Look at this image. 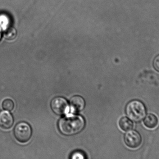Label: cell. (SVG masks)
I'll use <instances>...</instances> for the list:
<instances>
[{"label": "cell", "mask_w": 159, "mask_h": 159, "mask_svg": "<svg viewBox=\"0 0 159 159\" xmlns=\"http://www.w3.org/2000/svg\"><path fill=\"white\" fill-rule=\"evenodd\" d=\"M83 117L78 115H70L59 120L58 128L61 133L65 136H72L81 132L85 127Z\"/></svg>", "instance_id": "6da1fadb"}, {"label": "cell", "mask_w": 159, "mask_h": 159, "mask_svg": "<svg viewBox=\"0 0 159 159\" xmlns=\"http://www.w3.org/2000/svg\"><path fill=\"white\" fill-rule=\"evenodd\" d=\"M126 113L128 117L132 120L139 121L145 116L146 108L143 103L141 101L133 100L126 106Z\"/></svg>", "instance_id": "7a4b0ae2"}, {"label": "cell", "mask_w": 159, "mask_h": 159, "mask_svg": "<svg viewBox=\"0 0 159 159\" xmlns=\"http://www.w3.org/2000/svg\"><path fill=\"white\" fill-rule=\"evenodd\" d=\"M17 32V30L14 27H9L4 30L5 38L7 40L12 41L14 40L16 37Z\"/></svg>", "instance_id": "8fae6325"}, {"label": "cell", "mask_w": 159, "mask_h": 159, "mask_svg": "<svg viewBox=\"0 0 159 159\" xmlns=\"http://www.w3.org/2000/svg\"><path fill=\"white\" fill-rule=\"evenodd\" d=\"M120 128L124 131L130 130L134 127V123L128 117H124L121 118L119 122Z\"/></svg>", "instance_id": "9c48e42d"}, {"label": "cell", "mask_w": 159, "mask_h": 159, "mask_svg": "<svg viewBox=\"0 0 159 159\" xmlns=\"http://www.w3.org/2000/svg\"><path fill=\"white\" fill-rule=\"evenodd\" d=\"M14 134L16 139L20 143H26L30 141L32 134L31 127L27 122H20L15 126Z\"/></svg>", "instance_id": "3957f363"}, {"label": "cell", "mask_w": 159, "mask_h": 159, "mask_svg": "<svg viewBox=\"0 0 159 159\" xmlns=\"http://www.w3.org/2000/svg\"><path fill=\"white\" fill-rule=\"evenodd\" d=\"M124 140L127 146L132 149L138 148L143 142L142 135L134 130L128 131L124 135Z\"/></svg>", "instance_id": "277c9868"}, {"label": "cell", "mask_w": 159, "mask_h": 159, "mask_svg": "<svg viewBox=\"0 0 159 159\" xmlns=\"http://www.w3.org/2000/svg\"><path fill=\"white\" fill-rule=\"evenodd\" d=\"M85 102L84 99L81 96H73L70 100V105L73 112L81 111L85 107Z\"/></svg>", "instance_id": "52a82bcc"}, {"label": "cell", "mask_w": 159, "mask_h": 159, "mask_svg": "<svg viewBox=\"0 0 159 159\" xmlns=\"http://www.w3.org/2000/svg\"><path fill=\"white\" fill-rule=\"evenodd\" d=\"M2 30H1V28H0V40H1V38H2Z\"/></svg>", "instance_id": "9a60e30c"}, {"label": "cell", "mask_w": 159, "mask_h": 159, "mask_svg": "<svg viewBox=\"0 0 159 159\" xmlns=\"http://www.w3.org/2000/svg\"><path fill=\"white\" fill-rule=\"evenodd\" d=\"M70 159H87V157L83 151L76 150L71 154Z\"/></svg>", "instance_id": "4fadbf2b"}, {"label": "cell", "mask_w": 159, "mask_h": 159, "mask_svg": "<svg viewBox=\"0 0 159 159\" xmlns=\"http://www.w3.org/2000/svg\"><path fill=\"white\" fill-rule=\"evenodd\" d=\"M153 67L157 71L159 72V55L157 56L153 61Z\"/></svg>", "instance_id": "5bb4252c"}, {"label": "cell", "mask_w": 159, "mask_h": 159, "mask_svg": "<svg viewBox=\"0 0 159 159\" xmlns=\"http://www.w3.org/2000/svg\"><path fill=\"white\" fill-rule=\"evenodd\" d=\"M2 107L4 110L7 111H11L14 109L15 104L12 100L7 99L4 100L2 102Z\"/></svg>", "instance_id": "7c38bea8"}, {"label": "cell", "mask_w": 159, "mask_h": 159, "mask_svg": "<svg viewBox=\"0 0 159 159\" xmlns=\"http://www.w3.org/2000/svg\"><path fill=\"white\" fill-rule=\"evenodd\" d=\"M51 107L57 115H65L69 110V104L67 100L63 97H57L51 101Z\"/></svg>", "instance_id": "5b68a950"}, {"label": "cell", "mask_w": 159, "mask_h": 159, "mask_svg": "<svg viewBox=\"0 0 159 159\" xmlns=\"http://www.w3.org/2000/svg\"><path fill=\"white\" fill-rule=\"evenodd\" d=\"M10 18L8 15L6 13L0 14V28L1 30H5L10 27Z\"/></svg>", "instance_id": "30bf717a"}, {"label": "cell", "mask_w": 159, "mask_h": 159, "mask_svg": "<svg viewBox=\"0 0 159 159\" xmlns=\"http://www.w3.org/2000/svg\"><path fill=\"white\" fill-rule=\"evenodd\" d=\"M14 120L12 115L8 111L0 112V127L5 129H8L13 126Z\"/></svg>", "instance_id": "8992f818"}, {"label": "cell", "mask_w": 159, "mask_h": 159, "mask_svg": "<svg viewBox=\"0 0 159 159\" xmlns=\"http://www.w3.org/2000/svg\"><path fill=\"white\" fill-rule=\"evenodd\" d=\"M143 123L144 125L148 129H155L158 125V118L154 114H148L144 119Z\"/></svg>", "instance_id": "ba28073f"}]
</instances>
